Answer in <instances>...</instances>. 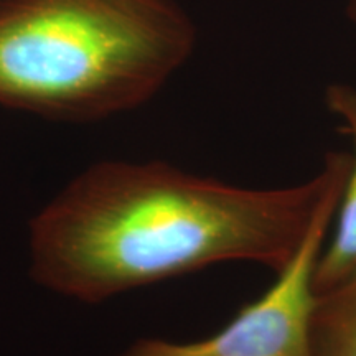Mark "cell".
Wrapping results in <instances>:
<instances>
[{
	"label": "cell",
	"instance_id": "obj_1",
	"mask_svg": "<svg viewBox=\"0 0 356 356\" xmlns=\"http://www.w3.org/2000/svg\"><path fill=\"white\" fill-rule=\"evenodd\" d=\"M330 152L299 185L246 188L165 162H99L30 222V273L40 286L96 304L220 262L279 270L320 202L350 167Z\"/></svg>",
	"mask_w": 356,
	"mask_h": 356
},
{
	"label": "cell",
	"instance_id": "obj_3",
	"mask_svg": "<svg viewBox=\"0 0 356 356\" xmlns=\"http://www.w3.org/2000/svg\"><path fill=\"white\" fill-rule=\"evenodd\" d=\"M346 172L333 181L305 238L277 280L259 299L248 304L231 322L197 341L142 338L119 356H312L310 318L315 305L314 275L338 202Z\"/></svg>",
	"mask_w": 356,
	"mask_h": 356
},
{
	"label": "cell",
	"instance_id": "obj_6",
	"mask_svg": "<svg viewBox=\"0 0 356 356\" xmlns=\"http://www.w3.org/2000/svg\"><path fill=\"white\" fill-rule=\"evenodd\" d=\"M345 13L346 19L356 25V0H345Z\"/></svg>",
	"mask_w": 356,
	"mask_h": 356
},
{
	"label": "cell",
	"instance_id": "obj_5",
	"mask_svg": "<svg viewBox=\"0 0 356 356\" xmlns=\"http://www.w3.org/2000/svg\"><path fill=\"white\" fill-rule=\"evenodd\" d=\"M312 356H356V273L315 297Z\"/></svg>",
	"mask_w": 356,
	"mask_h": 356
},
{
	"label": "cell",
	"instance_id": "obj_2",
	"mask_svg": "<svg viewBox=\"0 0 356 356\" xmlns=\"http://www.w3.org/2000/svg\"><path fill=\"white\" fill-rule=\"evenodd\" d=\"M197 42L180 0H0V106L68 122L127 113Z\"/></svg>",
	"mask_w": 356,
	"mask_h": 356
},
{
	"label": "cell",
	"instance_id": "obj_4",
	"mask_svg": "<svg viewBox=\"0 0 356 356\" xmlns=\"http://www.w3.org/2000/svg\"><path fill=\"white\" fill-rule=\"evenodd\" d=\"M325 101L328 111L343 124L355 155L351 157L348 175L338 202L335 233L328 248L320 252L315 267V293L337 286L356 273V88L345 83H333L327 89Z\"/></svg>",
	"mask_w": 356,
	"mask_h": 356
}]
</instances>
